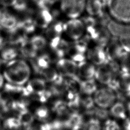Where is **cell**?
<instances>
[{
    "instance_id": "cell-1",
    "label": "cell",
    "mask_w": 130,
    "mask_h": 130,
    "mask_svg": "<svg viewBox=\"0 0 130 130\" xmlns=\"http://www.w3.org/2000/svg\"><path fill=\"white\" fill-rule=\"evenodd\" d=\"M31 70L28 64L22 59H13L8 62L3 76L8 83L22 86L28 82Z\"/></svg>"
},
{
    "instance_id": "cell-2",
    "label": "cell",
    "mask_w": 130,
    "mask_h": 130,
    "mask_svg": "<svg viewBox=\"0 0 130 130\" xmlns=\"http://www.w3.org/2000/svg\"><path fill=\"white\" fill-rule=\"evenodd\" d=\"M106 7L113 20L123 25L130 24V0H108Z\"/></svg>"
},
{
    "instance_id": "cell-3",
    "label": "cell",
    "mask_w": 130,
    "mask_h": 130,
    "mask_svg": "<svg viewBox=\"0 0 130 130\" xmlns=\"http://www.w3.org/2000/svg\"><path fill=\"white\" fill-rule=\"evenodd\" d=\"M93 98L97 107L106 110H108L117 101L115 90L108 86L98 89L94 93Z\"/></svg>"
},
{
    "instance_id": "cell-4",
    "label": "cell",
    "mask_w": 130,
    "mask_h": 130,
    "mask_svg": "<svg viewBox=\"0 0 130 130\" xmlns=\"http://www.w3.org/2000/svg\"><path fill=\"white\" fill-rule=\"evenodd\" d=\"M87 0H60L61 11L71 19L77 18L84 11Z\"/></svg>"
},
{
    "instance_id": "cell-5",
    "label": "cell",
    "mask_w": 130,
    "mask_h": 130,
    "mask_svg": "<svg viewBox=\"0 0 130 130\" xmlns=\"http://www.w3.org/2000/svg\"><path fill=\"white\" fill-rule=\"evenodd\" d=\"M85 27L81 19H71L64 23L63 31L72 40H78L83 37Z\"/></svg>"
},
{
    "instance_id": "cell-6",
    "label": "cell",
    "mask_w": 130,
    "mask_h": 130,
    "mask_svg": "<svg viewBox=\"0 0 130 130\" xmlns=\"http://www.w3.org/2000/svg\"><path fill=\"white\" fill-rule=\"evenodd\" d=\"M108 114L110 117L120 122L128 117L125 104L117 100L108 109Z\"/></svg>"
},
{
    "instance_id": "cell-7",
    "label": "cell",
    "mask_w": 130,
    "mask_h": 130,
    "mask_svg": "<svg viewBox=\"0 0 130 130\" xmlns=\"http://www.w3.org/2000/svg\"><path fill=\"white\" fill-rule=\"evenodd\" d=\"M56 66L60 74L62 76L77 75V64L72 59L60 58L57 60Z\"/></svg>"
},
{
    "instance_id": "cell-8",
    "label": "cell",
    "mask_w": 130,
    "mask_h": 130,
    "mask_svg": "<svg viewBox=\"0 0 130 130\" xmlns=\"http://www.w3.org/2000/svg\"><path fill=\"white\" fill-rule=\"evenodd\" d=\"M66 129L70 130H80L83 125V117L78 111H73L70 113L66 120H64Z\"/></svg>"
},
{
    "instance_id": "cell-9",
    "label": "cell",
    "mask_w": 130,
    "mask_h": 130,
    "mask_svg": "<svg viewBox=\"0 0 130 130\" xmlns=\"http://www.w3.org/2000/svg\"><path fill=\"white\" fill-rule=\"evenodd\" d=\"M96 69L92 63L85 61L79 62L77 64V75L84 80L92 79L95 75Z\"/></svg>"
},
{
    "instance_id": "cell-10",
    "label": "cell",
    "mask_w": 130,
    "mask_h": 130,
    "mask_svg": "<svg viewBox=\"0 0 130 130\" xmlns=\"http://www.w3.org/2000/svg\"><path fill=\"white\" fill-rule=\"evenodd\" d=\"M53 20V16L49 9H39L34 19L36 26L46 28Z\"/></svg>"
},
{
    "instance_id": "cell-11",
    "label": "cell",
    "mask_w": 130,
    "mask_h": 130,
    "mask_svg": "<svg viewBox=\"0 0 130 130\" xmlns=\"http://www.w3.org/2000/svg\"><path fill=\"white\" fill-rule=\"evenodd\" d=\"M102 47L98 45L88 50L87 57L93 64L100 65L106 61V55Z\"/></svg>"
},
{
    "instance_id": "cell-12",
    "label": "cell",
    "mask_w": 130,
    "mask_h": 130,
    "mask_svg": "<svg viewBox=\"0 0 130 130\" xmlns=\"http://www.w3.org/2000/svg\"><path fill=\"white\" fill-rule=\"evenodd\" d=\"M18 21L16 18L10 14L6 10H0V24L8 31L13 29L17 25Z\"/></svg>"
},
{
    "instance_id": "cell-13",
    "label": "cell",
    "mask_w": 130,
    "mask_h": 130,
    "mask_svg": "<svg viewBox=\"0 0 130 130\" xmlns=\"http://www.w3.org/2000/svg\"><path fill=\"white\" fill-rule=\"evenodd\" d=\"M46 81L43 78H36L29 81L25 86L30 95L42 92L46 89Z\"/></svg>"
},
{
    "instance_id": "cell-14",
    "label": "cell",
    "mask_w": 130,
    "mask_h": 130,
    "mask_svg": "<svg viewBox=\"0 0 130 130\" xmlns=\"http://www.w3.org/2000/svg\"><path fill=\"white\" fill-rule=\"evenodd\" d=\"M104 7L99 0H87L85 9L90 16H100L103 13L102 9Z\"/></svg>"
},
{
    "instance_id": "cell-15",
    "label": "cell",
    "mask_w": 130,
    "mask_h": 130,
    "mask_svg": "<svg viewBox=\"0 0 130 130\" xmlns=\"http://www.w3.org/2000/svg\"><path fill=\"white\" fill-rule=\"evenodd\" d=\"M80 91L87 95L94 93L98 89L97 85L93 78L81 81L79 86Z\"/></svg>"
},
{
    "instance_id": "cell-16",
    "label": "cell",
    "mask_w": 130,
    "mask_h": 130,
    "mask_svg": "<svg viewBox=\"0 0 130 130\" xmlns=\"http://www.w3.org/2000/svg\"><path fill=\"white\" fill-rule=\"evenodd\" d=\"M69 108L67 102L62 100L55 101L52 105V111L58 116H64L69 115Z\"/></svg>"
},
{
    "instance_id": "cell-17",
    "label": "cell",
    "mask_w": 130,
    "mask_h": 130,
    "mask_svg": "<svg viewBox=\"0 0 130 130\" xmlns=\"http://www.w3.org/2000/svg\"><path fill=\"white\" fill-rule=\"evenodd\" d=\"M1 57L4 61H9L14 59L18 55L17 50L9 46H7L5 43L0 48Z\"/></svg>"
},
{
    "instance_id": "cell-18",
    "label": "cell",
    "mask_w": 130,
    "mask_h": 130,
    "mask_svg": "<svg viewBox=\"0 0 130 130\" xmlns=\"http://www.w3.org/2000/svg\"><path fill=\"white\" fill-rule=\"evenodd\" d=\"M20 51L22 55L25 58L31 59L37 56V51L28 40L20 45Z\"/></svg>"
},
{
    "instance_id": "cell-19",
    "label": "cell",
    "mask_w": 130,
    "mask_h": 130,
    "mask_svg": "<svg viewBox=\"0 0 130 130\" xmlns=\"http://www.w3.org/2000/svg\"><path fill=\"white\" fill-rule=\"evenodd\" d=\"M63 26L64 23L60 21L53 23L48 27L46 30V35L47 38L51 40L57 36H60V35L63 31Z\"/></svg>"
},
{
    "instance_id": "cell-20",
    "label": "cell",
    "mask_w": 130,
    "mask_h": 130,
    "mask_svg": "<svg viewBox=\"0 0 130 130\" xmlns=\"http://www.w3.org/2000/svg\"><path fill=\"white\" fill-rule=\"evenodd\" d=\"M21 126V124L18 118L14 117H8L3 121L2 129L19 130Z\"/></svg>"
},
{
    "instance_id": "cell-21",
    "label": "cell",
    "mask_w": 130,
    "mask_h": 130,
    "mask_svg": "<svg viewBox=\"0 0 130 130\" xmlns=\"http://www.w3.org/2000/svg\"><path fill=\"white\" fill-rule=\"evenodd\" d=\"M17 25L21 27L26 34L31 33L34 31L37 26L34 19L30 17H26L19 21H18Z\"/></svg>"
},
{
    "instance_id": "cell-22",
    "label": "cell",
    "mask_w": 130,
    "mask_h": 130,
    "mask_svg": "<svg viewBox=\"0 0 130 130\" xmlns=\"http://www.w3.org/2000/svg\"><path fill=\"white\" fill-rule=\"evenodd\" d=\"M17 118L19 120L21 125L23 126L24 127L32 125L35 119L34 115L28 110L18 113Z\"/></svg>"
},
{
    "instance_id": "cell-23",
    "label": "cell",
    "mask_w": 130,
    "mask_h": 130,
    "mask_svg": "<svg viewBox=\"0 0 130 130\" xmlns=\"http://www.w3.org/2000/svg\"><path fill=\"white\" fill-rule=\"evenodd\" d=\"M94 77L99 82L103 84H108L111 80L109 72L104 67H100L96 70Z\"/></svg>"
},
{
    "instance_id": "cell-24",
    "label": "cell",
    "mask_w": 130,
    "mask_h": 130,
    "mask_svg": "<svg viewBox=\"0 0 130 130\" xmlns=\"http://www.w3.org/2000/svg\"><path fill=\"white\" fill-rule=\"evenodd\" d=\"M35 118L44 122H47L50 117V112L48 108L45 106L38 107L35 111Z\"/></svg>"
},
{
    "instance_id": "cell-25",
    "label": "cell",
    "mask_w": 130,
    "mask_h": 130,
    "mask_svg": "<svg viewBox=\"0 0 130 130\" xmlns=\"http://www.w3.org/2000/svg\"><path fill=\"white\" fill-rule=\"evenodd\" d=\"M29 41L37 51L44 49L47 45V41L45 38L41 35L33 36Z\"/></svg>"
},
{
    "instance_id": "cell-26",
    "label": "cell",
    "mask_w": 130,
    "mask_h": 130,
    "mask_svg": "<svg viewBox=\"0 0 130 130\" xmlns=\"http://www.w3.org/2000/svg\"><path fill=\"white\" fill-rule=\"evenodd\" d=\"M102 130H122L121 122L109 117L105 119Z\"/></svg>"
},
{
    "instance_id": "cell-27",
    "label": "cell",
    "mask_w": 130,
    "mask_h": 130,
    "mask_svg": "<svg viewBox=\"0 0 130 130\" xmlns=\"http://www.w3.org/2000/svg\"><path fill=\"white\" fill-rule=\"evenodd\" d=\"M102 124L101 120L95 118L91 117L87 122L83 124V130H102Z\"/></svg>"
},
{
    "instance_id": "cell-28",
    "label": "cell",
    "mask_w": 130,
    "mask_h": 130,
    "mask_svg": "<svg viewBox=\"0 0 130 130\" xmlns=\"http://www.w3.org/2000/svg\"><path fill=\"white\" fill-rule=\"evenodd\" d=\"M40 75L43 76L45 80L49 82H53L57 77L58 74L55 69L49 67L42 70Z\"/></svg>"
},
{
    "instance_id": "cell-29",
    "label": "cell",
    "mask_w": 130,
    "mask_h": 130,
    "mask_svg": "<svg viewBox=\"0 0 130 130\" xmlns=\"http://www.w3.org/2000/svg\"><path fill=\"white\" fill-rule=\"evenodd\" d=\"M24 87L10 83H7L4 85L5 92L9 93H20L21 95L23 91Z\"/></svg>"
},
{
    "instance_id": "cell-30",
    "label": "cell",
    "mask_w": 130,
    "mask_h": 130,
    "mask_svg": "<svg viewBox=\"0 0 130 130\" xmlns=\"http://www.w3.org/2000/svg\"><path fill=\"white\" fill-rule=\"evenodd\" d=\"M32 95L35 97V99L38 100L39 102L42 103H45L47 102L48 100L52 96V94L49 89H46L40 92L34 93Z\"/></svg>"
},
{
    "instance_id": "cell-31",
    "label": "cell",
    "mask_w": 130,
    "mask_h": 130,
    "mask_svg": "<svg viewBox=\"0 0 130 130\" xmlns=\"http://www.w3.org/2000/svg\"><path fill=\"white\" fill-rule=\"evenodd\" d=\"M80 104L85 109V111L90 110L95 107L93 98L90 95H86L84 98H81Z\"/></svg>"
},
{
    "instance_id": "cell-32",
    "label": "cell",
    "mask_w": 130,
    "mask_h": 130,
    "mask_svg": "<svg viewBox=\"0 0 130 130\" xmlns=\"http://www.w3.org/2000/svg\"><path fill=\"white\" fill-rule=\"evenodd\" d=\"M81 20L83 22L85 28L89 27H94L96 24V19L90 15L88 16L82 17Z\"/></svg>"
},
{
    "instance_id": "cell-33",
    "label": "cell",
    "mask_w": 130,
    "mask_h": 130,
    "mask_svg": "<svg viewBox=\"0 0 130 130\" xmlns=\"http://www.w3.org/2000/svg\"><path fill=\"white\" fill-rule=\"evenodd\" d=\"M39 130H54L52 123L50 122H45L39 127Z\"/></svg>"
},
{
    "instance_id": "cell-34",
    "label": "cell",
    "mask_w": 130,
    "mask_h": 130,
    "mask_svg": "<svg viewBox=\"0 0 130 130\" xmlns=\"http://www.w3.org/2000/svg\"><path fill=\"white\" fill-rule=\"evenodd\" d=\"M122 130H130V117L128 116L124 120L121 122Z\"/></svg>"
},
{
    "instance_id": "cell-35",
    "label": "cell",
    "mask_w": 130,
    "mask_h": 130,
    "mask_svg": "<svg viewBox=\"0 0 130 130\" xmlns=\"http://www.w3.org/2000/svg\"><path fill=\"white\" fill-rule=\"evenodd\" d=\"M4 84V77L3 75L0 73V89L2 88Z\"/></svg>"
},
{
    "instance_id": "cell-36",
    "label": "cell",
    "mask_w": 130,
    "mask_h": 130,
    "mask_svg": "<svg viewBox=\"0 0 130 130\" xmlns=\"http://www.w3.org/2000/svg\"><path fill=\"white\" fill-rule=\"evenodd\" d=\"M126 105V110L128 114V116L130 117V100L128 101V102L125 104Z\"/></svg>"
},
{
    "instance_id": "cell-37",
    "label": "cell",
    "mask_w": 130,
    "mask_h": 130,
    "mask_svg": "<svg viewBox=\"0 0 130 130\" xmlns=\"http://www.w3.org/2000/svg\"><path fill=\"white\" fill-rule=\"evenodd\" d=\"M5 43L4 42V39L3 37L0 34V48L3 45V44Z\"/></svg>"
},
{
    "instance_id": "cell-38",
    "label": "cell",
    "mask_w": 130,
    "mask_h": 130,
    "mask_svg": "<svg viewBox=\"0 0 130 130\" xmlns=\"http://www.w3.org/2000/svg\"><path fill=\"white\" fill-rule=\"evenodd\" d=\"M2 123L0 120V130H2Z\"/></svg>"
},
{
    "instance_id": "cell-39",
    "label": "cell",
    "mask_w": 130,
    "mask_h": 130,
    "mask_svg": "<svg viewBox=\"0 0 130 130\" xmlns=\"http://www.w3.org/2000/svg\"><path fill=\"white\" fill-rule=\"evenodd\" d=\"M1 59H0V64H1Z\"/></svg>"
},
{
    "instance_id": "cell-40",
    "label": "cell",
    "mask_w": 130,
    "mask_h": 130,
    "mask_svg": "<svg viewBox=\"0 0 130 130\" xmlns=\"http://www.w3.org/2000/svg\"><path fill=\"white\" fill-rule=\"evenodd\" d=\"M80 130H83V129H82H82H80Z\"/></svg>"
}]
</instances>
